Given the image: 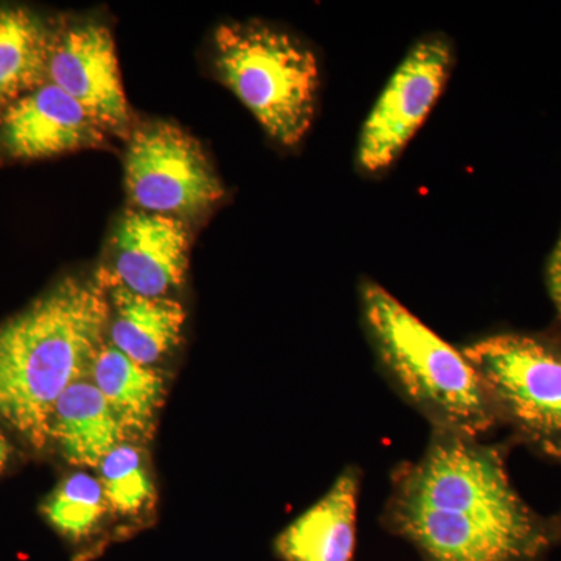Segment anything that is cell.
<instances>
[{"label": "cell", "instance_id": "1", "mask_svg": "<svg viewBox=\"0 0 561 561\" xmlns=\"http://www.w3.org/2000/svg\"><path fill=\"white\" fill-rule=\"evenodd\" d=\"M508 448L432 431L419 460L391 474L382 523L423 561H535L561 535L519 496Z\"/></svg>", "mask_w": 561, "mask_h": 561}, {"label": "cell", "instance_id": "2", "mask_svg": "<svg viewBox=\"0 0 561 561\" xmlns=\"http://www.w3.org/2000/svg\"><path fill=\"white\" fill-rule=\"evenodd\" d=\"M110 283L69 276L0 327V423L35 448L50 442L55 405L88 379L110 321Z\"/></svg>", "mask_w": 561, "mask_h": 561}, {"label": "cell", "instance_id": "3", "mask_svg": "<svg viewBox=\"0 0 561 561\" xmlns=\"http://www.w3.org/2000/svg\"><path fill=\"white\" fill-rule=\"evenodd\" d=\"M360 311L383 373L432 431L482 440L497 426L481 379L461 350L371 280L360 286Z\"/></svg>", "mask_w": 561, "mask_h": 561}, {"label": "cell", "instance_id": "4", "mask_svg": "<svg viewBox=\"0 0 561 561\" xmlns=\"http://www.w3.org/2000/svg\"><path fill=\"white\" fill-rule=\"evenodd\" d=\"M221 80L280 146L300 144L319 99L316 54L301 39L260 21L230 22L214 35Z\"/></svg>", "mask_w": 561, "mask_h": 561}, {"label": "cell", "instance_id": "5", "mask_svg": "<svg viewBox=\"0 0 561 561\" xmlns=\"http://www.w3.org/2000/svg\"><path fill=\"white\" fill-rule=\"evenodd\" d=\"M461 353L478 373L497 424L531 453L561 465V341L502 332Z\"/></svg>", "mask_w": 561, "mask_h": 561}, {"label": "cell", "instance_id": "6", "mask_svg": "<svg viewBox=\"0 0 561 561\" xmlns=\"http://www.w3.org/2000/svg\"><path fill=\"white\" fill-rule=\"evenodd\" d=\"M127 140L125 186L136 209L184 220L225 197L201 142L176 125L147 122Z\"/></svg>", "mask_w": 561, "mask_h": 561}, {"label": "cell", "instance_id": "7", "mask_svg": "<svg viewBox=\"0 0 561 561\" xmlns=\"http://www.w3.org/2000/svg\"><path fill=\"white\" fill-rule=\"evenodd\" d=\"M453 65V46L443 36L421 39L405 55L362 127V171L379 173L398 160L440 98Z\"/></svg>", "mask_w": 561, "mask_h": 561}, {"label": "cell", "instance_id": "8", "mask_svg": "<svg viewBox=\"0 0 561 561\" xmlns=\"http://www.w3.org/2000/svg\"><path fill=\"white\" fill-rule=\"evenodd\" d=\"M47 81L79 102L110 136L130 138V103L122 87L113 33L95 21L55 31Z\"/></svg>", "mask_w": 561, "mask_h": 561}, {"label": "cell", "instance_id": "9", "mask_svg": "<svg viewBox=\"0 0 561 561\" xmlns=\"http://www.w3.org/2000/svg\"><path fill=\"white\" fill-rule=\"evenodd\" d=\"M191 236L184 220L130 209L111 239L110 286L144 297H168L186 278Z\"/></svg>", "mask_w": 561, "mask_h": 561}, {"label": "cell", "instance_id": "10", "mask_svg": "<svg viewBox=\"0 0 561 561\" xmlns=\"http://www.w3.org/2000/svg\"><path fill=\"white\" fill-rule=\"evenodd\" d=\"M108 133L50 81L0 110V151L13 160H43L108 142Z\"/></svg>", "mask_w": 561, "mask_h": 561}, {"label": "cell", "instance_id": "11", "mask_svg": "<svg viewBox=\"0 0 561 561\" xmlns=\"http://www.w3.org/2000/svg\"><path fill=\"white\" fill-rule=\"evenodd\" d=\"M362 472L348 467L312 507L275 540L283 561H353Z\"/></svg>", "mask_w": 561, "mask_h": 561}, {"label": "cell", "instance_id": "12", "mask_svg": "<svg viewBox=\"0 0 561 561\" xmlns=\"http://www.w3.org/2000/svg\"><path fill=\"white\" fill-rule=\"evenodd\" d=\"M128 434L90 378L72 383L61 394L50 423V442L70 465L99 468Z\"/></svg>", "mask_w": 561, "mask_h": 561}, {"label": "cell", "instance_id": "13", "mask_svg": "<svg viewBox=\"0 0 561 561\" xmlns=\"http://www.w3.org/2000/svg\"><path fill=\"white\" fill-rule=\"evenodd\" d=\"M111 345L130 359L153 367L183 339L187 313L169 297H144L121 286H110Z\"/></svg>", "mask_w": 561, "mask_h": 561}, {"label": "cell", "instance_id": "14", "mask_svg": "<svg viewBox=\"0 0 561 561\" xmlns=\"http://www.w3.org/2000/svg\"><path fill=\"white\" fill-rule=\"evenodd\" d=\"M90 379L101 390L128 435L147 437L165 397V378L157 368L130 359L105 342Z\"/></svg>", "mask_w": 561, "mask_h": 561}, {"label": "cell", "instance_id": "15", "mask_svg": "<svg viewBox=\"0 0 561 561\" xmlns=\"http://www.w3.org/2000/svg\"><path fill=\"white\" fill-rule=\"evenodd\" d=\"M55 31L24 7H0V106L47 83Z\"/></svg>", "mask_w": 561, "mask_h": 561}, {"label": "cell", "instance_id": "16", "mask_svg": "<svg viewBox=\"0 0 561 561\" xmlns=\"http://www.w3.org/2000/svg\"><path fill=\"white\" fill-rule=\"evenodd\" d=\"M43 511L58 534L80 546L87 545L101 530L108 502L99 479L87 472H76L50 494Z\"/></svg>", "mask_w": 561, "mask_h": 561}, {"label": "cell", "instance_id": "17", "mask_svg": "<svg viewBox=\"0 0 561 561\" xmlns=\"http://www.w3.org/2000/svg\"><path fill=\"white\" fill-rule=\"evenodd\" d=\"M99 472L103 494L114 515L136 518L149 512L157 501V489L147 470L142 451L130 443H122L102 460Z\"/></svg>", "mask_w": 561, "mask_h": 561}, {"label": "cell", "instance_id": "18", "mask_svg": "<svg viewBox=\"0 0 561 561\" xmlns=\"http://www.w3.org/2000/svg\"><path fill=\"white\" fill-rule=\"evenodd\" d=\"M546 286H548L549 297H551L561 320V232L559 241L549 256L548 264H546Z\"/></svg>", "mask_w": 561, "mask_h": 561}, {"label": "cell", "instance_id": "19", "mask_svg": "<svg viewBox=\"0 0 561 561\" xmlns=\"http://www.w3.org/2000/svg\"><path fill=\"white\" fill-rule=\"evenodd\" d=\"M10 460V445L7 438L0 434V471L7 467Z\"/></svg>", "mask_w": 561, "mask_h": 561}, {"label": "cell", "instance_id": "20", "mask_svg": "<svg viewBox=\"0 0 561 561\" xmlns=\"http://www.w3.org/2000/svg\"><path fill=\"white\" fill-rule=\"evenodd\" d=\"M559 519H560V529H561V516H559Z\"/></svg>", "mask_w": 561, "mask_h": 561}]
</instances>
